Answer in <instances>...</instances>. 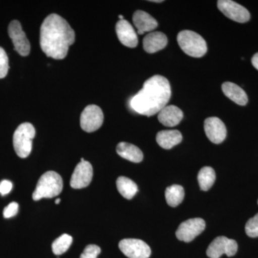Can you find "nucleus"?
Returning <instances> with one entry per match:
<instances>
[{"mask_svg":"<svg viewBox=\"0 0 258 258\" xmlns=\"http://www.w3.org/2000/svg\"><path fill=\"white\" fill-rule=\"evenodd\" d=\"M75 40L74 30L60 15L51 14L44 20L40 28V44L47 57L64 59Z\"/></svg>","mask_w":258,"mask_h":258,"instance_id":"f257e3e1","label":"nucleus"},{"mask_svg":"<svg viewBox=\"0 0 258 258\" xmlns=\"http://www.w3.org/2000/svg\"><path fill=\"white\" fill-rule=\"evenodd\" d=\"M171 96V86L164 76H152L131 99L130 106L141 115L152 116L166 106Z\"/></svg>","mask_w":258,"mask_h":258,"instance_id":"f03ea898","label":"nucleus"},{"mask_svg":"<svg viewBox=\"0 0 258 258\" xmlns=\"http://www.w3.org/2000/svg\"><path fill=\"white\" fill-rule=\"evenodd\" d=\"M63 182L60 174L50 171L42 174L39 179L32 198L38 201L42 198H52L58 196L62 191Z\"/></svg>","mask_w":258,"mask_h":258,"instance_id":"7ed1b4c3","label":"nucleus"},{"mask_svg":"<svg viewBox=\"0 0 258 258\" xmlns=\"http://www.w3.org/2000/svg\"><path fill=\"white\" fill-rule=\"evenodd\" d=\"M177 42L181 50L191 57H203L208 51V45L205 39L191 30L180 32L177 35Z\"/></svg>","mask_w":258,"mask_h":258,"instance_id":"20e7f679","label":"nucleus"},{"mask_svg":"<svg viewBox=\"0 0 258 258\" xmlns=\"http://www.w3.org/2000/svg\"><path fill=\"white\" fill-rule=\"evenodd\" d=\"M35 137V129L30 123H23L16 129L13 136V146L19 157H28L32 152V139Z\"/></svg>","mask_w":258,"mask_h":258,"instance_id":"39448f33","label":"nucleus"},{"mask_svg":"<svg viewBox=\"0 0 258 258\" xmlns=\"http://www.w3.org/2000/svg\"><path fill=\"white\" fill-rule=\"evenodd\" d=\"M104 115L99 106L89 105L85 108L81 115V126L88 133L96 132L103 125Z\"/></svg>","mask_w":258,"mask_h":258,"instance_id":"423d86ee","label":"nucleus"},{"mask_svg":"<svg viewBox=\"0 0 258 258\" xmlns=\"http://www.w3.org/2000/svg\"><path fill=\"white\" fill-rule=\"evenodd\" d=\"M238 245L235 240L221 236L215 239L207 249V255L210 258H220L225 254L228 257L235 255Z\"/></svg>","mask_w":258,"mask_h":258,"instance_id":"0eeeda50","label":"nucleus"},{"mask_svg":"<svg viewBox=\"0 0 258 258\" xmlns=\"http://www.w3.org/2000/svg\"><path fill=\"white\" fill-rule=\"evenodd\" d=\"M119 249L128 258H149L152 254L150 247L138 239H124L118 244Z\"/></svg>","mask_w":258,"mask_h":258,"instance_id":"6e6552de","label":"nucleus"},{"mask_svg":"<svg viewBox=\"0 0 258 258\" xmlns=\"http://www.w3.org/2000/svg\"><path fill=\"white\" fill-rule=\"evenodd\" d=\"M205 226L203 219H189L179 226L176 232V237L185 242H191L205 230Z\"/></svg>","mask_w":258,"mask_h":258,"instance_id":"1a4fd4ad","label":"nucleus"},{"mask_svg":"<svg viewBox=\"0 0 258 258\" xmlns=\"http://www.w3.org/2000/svg\"><path fill=\"white\" fill-rule=\"evenodd\" d=\"M217 8L227 18L237 23H246L250 19V14L248 10L235 2L231 0H220L217 2Z\"/></svg>","mask_w":258,"mask_h":258,"instance_id":"9d476101","label":"nucleus"},{"mask_svg":"<svg viewBox=\"0 0 258 258\" xmlns=\"http://www.w3.org/2000/svg\"><path fill=\"white\" fill-rule=\"evenodd\" d=\"M8 33L14 45L15 50L22 56H28L30 52V42L18 20H13L8 27Z\"/></svg>","mask_w":258,"mask_h":258,"instance_id":"9b49d317","label":"nucleus"},{"mask_svg":"<svg viewBox=\"0 0 258 258\" xmlns=\"http://www.w3.org/2000/svg\"><path fill=\"white\" fill-rule=\"evenodd\" d=\"M93 166L87 161H81L73 173L71 179V186L74 189H83L87 187L92 181Z\"/></svg>","mask_w":258,"mask_h":258,"instance_id":"f8f14e48","label":"nucleus"},{"mask_svg":"<svg viewBox=\"0 0 258 258\" xmlns=\"http://www.w3.org/2000/svg\"><path fill=\"white\" fill-rule=\"evenodd\" d=\"M205 132L210 142L220 144L224 142L227 136L225 123L217 117H210L205 120Z\"/></svg>","mask_w":258,"mask_h":258,"instance_id":"ddd939ff","label":"nucleus"},{"mask_svg":"<svg viewBox=\"0 0 258 258\" xmlns=\"http://www.w3.org/2000/svg\"><path fill=\"white\" fill-rule=\"evenodd\" d=\"M115 31L118 40L125 46L134 48L138 45L137 32L127 20H119L115 25Z\"/></svg>","mask_w":258,"mask_h":258,"instance_id":"4468645a","label":"nucleus"},{"mask_svg":"<svg viewBox=\"0 0 258 258\" xmlns=\"http://www.w3.org/2000/svg\"><path fill=\"white\" fill-rule=\"evenodd\" d=\"M168 39L161 32H152L146 35L143 40L144 50L148 53H154L162 50L167 45Z\"/></svg>","mask_w":258,"mask_h":258,"instance_id":"2eb2a0df","label":"nucleus"},{"mask_svg":"<svg viewBox=\"0 0 258 258\" xmlns=\"http://www.w3.org/2000/svg\"><path fill=\"white\" fill-rule=\"evenodd\" d=\"M183 112L176 106L164 107L158 115L159 122L166 127H174L179 124L182 120Z\"/></svg>","mask_w":258,"mask_h":258,"instance_id":"dca6fc26","label":"nucleus"},{"mask_svg":"<svg viewBox=\"0 0 258 258\" xmlns=\"http://www.w3.org/2000/svg\"><path fill=\"white\" fill-rule=\"evenodd\" d=\"M133 23L138 30L139 35H143L147 32H152L158 26L157 20L142 10H137L134 13Z\"/></svg>","mask_w":258,"mask_h":258,"instance_id":"f3484780","label":"nucleus"},{"mask_svg":"<svg viewBox=\"0 0 258 258\" xmlns=\"http://www.w3.org/2000/svg\"><path fill=\"white\" fill-rule=\"evenodd\" d=\"M224 94L231 101L235 102L240 106H245L248 102V98L243 89L235 83L225 82L222 85Z\"/></svg>","mask_w":258,"mask_h":258,"instance_id":"a211bd4d","label":"nucleus"},{"mask_svg":"<svg viewBox=\"0 0 258 258\" xmlns=\"http://www.w3.org/2000/svg\"><path fill=\"white\" fill-rule=\"evenodd\" d=\"M116 152L123 159L134 163H140L144 159V154L139 148L134 144L120 142L117 145Z\"/></svg>","mask_w":258,"mask_h":258,"instance_id":"6ab92c4d","label":"nucleus"},{"mask_svg":"<svg viewBox=\"0 0 258 258\" xmlns=\"http://www.w3.org/2000/svg\"><path fill=\"white\" fill-rule=\"evenodd\" d=\"M157 142L161 148L170 149L181 143L182 135L177 130L161 131L157 135Z\"/></svg>","mask_w":258,"mask_h":258,"instance_id":"aec40b11","label":"nucleus"},{"mask_svg":"<svg viewBox=\"0 0 258 258\" xmlns=\"http://www.w3.org/2000/svg\"><path fill=\"white\" fill-rule=\"evenodd\" d=\"M116 186L120 195L127 200H132L138 191L137 184L125 176H119L117 179Z\"/></svg>","mask_w":258,"mask_h":258,"instance_id":"412c9836","label":"nucleus"},{"mask_svg":"<svg viewBox=\"0 0 258 258\" xmlns=\"http://www.w3.org/2000/svg\"><path fill=\"white\" fill-rule=\"evenodd\" d=\"M166 201L169 206L175 208L181 203L184 198V189L181 185L174 184L166 188Z\"/></svg>","mask_w":258,"mask_h":258,"instance_id":"4be33fe9","label":"nucleus"},{"mask_svg":"<svg viewBox=\"0 0 258 258\" xmlns=\"http://www.w3.org/2000/svg\"><path fill=\"white\" fill-rule=\"evenodd\" d=\"M216 179L215 171L210 166H205L199 171L198 179L200 189L208 191L215 183Z\"/></svg>","mask_w":258,"mask_h":258,"instance_id":"5701e85b","label":"nucleus"},{"mask_svg":"<svg viewBox=\"0 0 258 258\" xmlns=\"http://www.w3.org/2000/svg\"><path fill=\"white\" fill-rule=\"evenodd\" d=\"M72 242L73 237L67 234H64L52 242V252L56 255H60L70 248Z\"/></svg>","mask_w":258,"mask_h":258,"instance_id":"b1692460","label":"nucleus"},{"mask_svg":"<svg viewBox=\"0 0 258 258\" xmlns=\"http://www.w3.org/2000/svg\"><path fill=\"white\" fill-rule=\"evenodd\" d=\"M245 232L249 237L252 238L258 237V213L247 222L245 225Z\"/></svg>","mask_w":258,"mask_h":258,"instance_id":"393cba45","label":"nucleus"},{"mask_svg":"<svg viewBox=\"0 0 258 258\" xmlns=\"http://www.w3.org/2000/svg\"><path fill=\"white\" fill-rule=\"evenodd\" d=\"M9 71V59L3 47H0V79H4Z\"/></svg>","mask_w":258,"mask_h":258,"instance_id":"a878e982","label":"nucleus"},{"mask_svg":"<svg viewBox=\"0 0 258 258\" xmlns=\"http://www.w3.org/2000/svg\"><path fill=\"white\" fill-rule=\"evenodd\" d=\"M101 249L96 244H89L83 250L80 258H97L101 253Z\"/></svg>","mask_w":258,"mask_h":258,"instance_id":"bb28decb","label":"nucleus"},{"mask_svg":"<svg viewBox=\"0 0 258 258\" xmlns=\"http://www.w3.org/2000/svg\"><path fill=\"white\" fill-rule=\"evenodd\" d=\"M19 209L18 204L17 203H12L8 205L5 208L3 212V215L5 218H11V217L15 216L18 214Z\"/></svg>","mask_w":258,"mask_h":258,"instance_id":"cd10ccee","label":"nucleus"},{"mask_svg":"<svg viewBox=\"0 0 258 258\" xmlns=\"http://www.w3.org/2000/svg\"><path fill=\"white\" fill-rule=\"evenodd\" d=\"M13 189V184L11 181L8 180H3L0 183V195L2 196H5V195L9 194Z\"/></svg>","mask_w":258,"mask_h":258,"instance_id":"c85d7f7f","label":"nucleus"},{"mask_svg":"<svg viewBox=\"0 0 258 258\" xmlns=\"http://www.w3.org/2000/svg\"><path fill=\"white\" fill-rule=\"evenodd\" d=\"M252 64L258 71V52L257 53L254 54L253 57H252Z\"/></svg>","mask_w":258,"mask_h":258,"instance_id":"c756f323","label":"nucleus"},{"mask_svg":"<svg viewBox=\"0 0 258 258\" xmlns=\"http://www.w3.org/2000/svg\"><path fill=\"white\" fill-rule=\"evenodd\" d=\"M150 2H153V3H162V0H153V1H150Z\"/></svg>","mask_w":258,"mask_h":258,"instance_id":"7c9ffc66","label":"nucleus"},{"mask_svg":"<svg viewBox=\"0 0 258 258\" xmlns=\"http://www.w3.org/2000/svg\"><path fill=\"white\" fill-rule=\"evenodd\" d=\"M60 203V199H57V200H55L56 205H58V204Z\"/></svg>","mask_w":258,"mask_h":258,"instance_id":"2f4dec72","label":"nucleus"},{"mask_svg":"<svg viewBox=\"0 0 258 258\" xmlns=\"http://www.w3.org/2000/svg\"><path fill=\"white\" fill-rule=\"evenodd\" d=\"M118 18H119L120 20H123V15H119V16H118Z\"/></svg>","mask_w":258,"mask_h":258,"instance_id":"473e14b6","label":"nucleus"},{"mask_svg":"<svg viewBox=\"0 0 258 258\" xmlns=\"http://www.w3.org/2000/svg\"><path fill=\"white\" fill-rule=\"evenodd\" d=\"M257 203H258V201H257Z\"/></svg>","mask_w":258,"mask_h":258,"instance_id":"72a5a7b5","label":"nucleus"}]
</instances>
